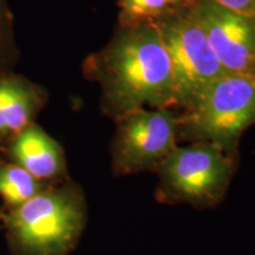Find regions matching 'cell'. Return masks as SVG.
Returning a JSON list of instances; mask_svg holds the SVG:
<instances>
[{
  "label": "cell",
  "instance_id": "cell-1",
  "mask_svg": "<svg viewBox=\"0 0 255 255\" xmlns=\"http://www.w3.org/2000/svg\"><path fill=\"white\" fill-rule=\"evenodd\" d=\"M104 104L120 116L144 105L175 104L171 63L154 23H143L114 41L103 57Z\"/></svg>",
  "mask_w": 255,
  "mask_h": 255
},
{
  "label": "cell",
  "instance_id": "cell-2",
  "mask_svg": "<svg viewBox=\"0 0 255 255\" xmlns=\"http://www.w3.org/2000/svg\"><path fill=\"white\" fill-rule=\"evenodd\" d=\"M88 221L84 193L69 178L0 213L12 255H69Z\"/></svg>",
  "mask_w": 255,
  "mask_h": 255
},
{
  "label": "cell",
  "instance_id": "cell-3",
  "mask_svg": "<svg viewBox=\"0 0 255 255\" xmlns=\"http://www.w3.org/2000/svg\"><path fill=\"white\" fill-rule=\"evenodd\" d=\"M234 169L231 154L213 143L176 146L156 169L157 197L199 208L216 206L227 193Z\"/></svg>",
  "mask_w": 255,
  "mask_h": 255
},
{
  "label": "cell",
  "instance_id": "cell-4",
  "mask_svg": "<svg viewBox=\"0 0 255 255\" xmlns=\"http://www.w3.org/2000/svg\"><path fill=\"white\" fill-rule=\"evenodd\" d=\"M187 109L188 135L232 154L241 133L255 123V73H226Z\"/></svg>",
  "mask_w": 255,
  "mask_h": 255
},
{
  "label": "cell",
  "instance_id": "cell-5",
  "mask_svg": "<svg viewBox=\"0 0 255 255\" xmlns=\"http://www.w3.org/2000/svg\"><path fill=\"white\" fill-rule=\"evenodd\" d=\"M171 63L175 104L188 108L216 79L226 75L201 27L189 15L155 21Z\"/></svg>",
  "mask_w": 255,
  "mask_h": 255
},
{
  "label": "cell",
  "instance_id": "cell-6",
  "mask_svg": "<svg viewBox=\"0 0 255 255\" xmlns=\"http://www.w3.org/2000/svg\"><path fill=\"white\" fill-rule=\"evenodd\" d=\"M180 120L168 108H144L117 116L113 145V169L129 175L157 169L176 148Z\"/></svg>",
  "mask_w": 255,
  "mask_h": 255
},
{
  "label": "cell",
  "instance_id": "cell-7",
  "mask_svg": "<svg viewBox=\"0 0 255 255\" xmlns=\"http://www.w3.org/2000/svg\"><path fill=\"white\" fill-rule=\"evenodd\" d=\"M189 17L201 27L226 73H255V17L201 0Z\"/></svg>",
  "mask_w": 255,
  "mask_h": 255
},
{
  "label": "cell",
  "instance_id": "cell-8",
  "mask_svg": "<svg viewBox=\"0 0 255 255\" xmlns=\"http://www.w3.org/2000/svg\"><path fill=\"white\" fill-rule=\"evenodd\" d=\"M2 150L8 161L25 169L41 182L58 183L68 180L64 149L36 123L11 139Z\"/></svg>",
  "mask_w": 255,
  "mask_h": 255
},
{
  "label": "cell",
  "instance_id": "cell-9",
  "mask_svg": "<svg viewBox=\"0 0 255 255\" xmlns=\"http://www.w3.org/2000/svg\"><path fill=\"white\" fill-rule=\"evenodd\" d=\"M46 102V92L23 76L0 73V146L34 123Z\"/></svg>",
  "mask_w": 255,
  "mask_h": 255
},
{
  "label": "cell",
  "instance_id": "cell-10",
  "mask_svg": "<svg viewBox=\"0 0 255 255\" xmlns=\"http://www.w3.org/2000/svg\"><path fill=\"white\" fill-rule=\"evenodd\" d=\"M52 184L37 180L13 162L0 159V197L6 209L23 205Z\"/></svg>",
  "mask_w": 255,
  "mask_h": 255
},
{
  "label": "cell",
  "instance_id": "cell-11",
  "mask_svg": "<svg viewBox=\"0 0 255 255\" xmlns=\"http://www.w3.org/2000/svg\"><path fill=\"white\" fill-rule=\"evenodd\" d=\"M19 55L13 13L7 0H0V73L11 72Z\"/></svg>",
  "mask_w": 255,
  "mask_h": 255
},
{
  "label": "cell",
  "instance_id": "cell-12",
  "mask_svg": "<svg viewBox=\"0 0 255 255\" xmlns=\"http://www.w3.org/2000/svg\"><path fill=\"white\" fill-rule=\"evenodd\" d=\"M169 4L168 0H121L123 11L131 18L157 17Z\"/></svg>",
  "mask_w": 255,
  "mask_h": 255
},
{
  "label": "cell",
  "instance_id": "cell-13",
  "mask_svg": "<svg viewBox=\"0 0 255 255\" xmlns=\"http://www.w3.org/2000/svg\"><path fill=\"white\" fill-rule=\"evenodd\" d=\"M212 1L240 14L255 17V0H212Z\"/></svg>",
  "mask_w": 255,
  "mask_h": 255
},
{
  "label": "cell",
  "instance_id": "cell-14",
  "mask_svg": "<svg viewBox=\"0 0 255 255\" xmlns=\"http://www.w3.org/2000/svg\"><path fill=\"white\" fill-rule=\"evenodd\" d=\"M169 2H177V1H180V0H168Z\"/></svg>",
  "mask_w": 255,
  "mask_h": 255
}]
</instances>
